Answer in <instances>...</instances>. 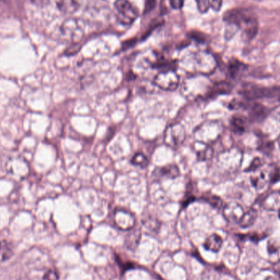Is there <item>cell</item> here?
<instances>
[{
	"label": "cell",
	"instance_id": "1",
	"mask_svg": "<svg viewBox=\"0 0 280 280\" xmlns=\"http://www.w3.org/2000/svg\"><path fill=\"white\" fill-rule=\"evenodd\" d=\"M224 21L229 25L241 28L247 39L255 37L258 29V22L252 13L244 9H232L224 15Z\"/></svg>",
	"mask_w": 280,
	"mask_h": 280
},
{
	"label": "cell",
	"instance_id": "2",
	"mask_svg": "<svg viewBox=\"0 0 280 280\" xmlns=\"http://www.w3.org/2000/svg\"><path fill=\"white\" fill-rule=\"evenodd\" d=\"M184 69L202 76L210 75L216 68V60L211 53L199 51L188 55L183 60Z\"/></svg>",
	"mask_w": 280,
	"mask_h": 280
},
{
	"label": "cell",
	"instance_id": "3",
	"mask_svg": "<svg viewBox=\"0 0 280 280\" xmlns=\"http://www.w3.org/2000/svg\"><path fill=\"white\" fill-rule=\"evenodd\" d=\"M120 23L130 25L135 22L139 17L137 8L129 0H116L114 3Z\"/></svg>",
	"mask_w": 280,
	"mask_h": 280
},
{
	"label": "cell",
	"instance_id": "4",
	"mask_svg": "<svg viewBox=\"0 0 280 280\" xmlns=\"http://www.w3.org/2000/svg\"><path fill=\"white\" fill-rule=\"evenodd\" d=\"M186 138L184 127L179 123H175L167 127L165 132L164 142L168 147H178L181 145Z\"/></svg>",
	"mask_w": 280,
	"mask_h": 280
},
{
	"label": "cell",
	"instance_id": "5",
	"mask_svg": "<svg viewBox=\"0 0 280 280\" xmlns=\"http://www.w3.org/2000/svg\"><path fill=\"white\" fill-rule=\"evenodd\" d=\"M153 83L164 90H174L179 86V76L174 70H165L155 76Z\"/></svg>",
	"mask_w": 280,
	"mask_h": 280
},
{
	"label": "cell",
	"instance_id": "6",
	"mask_svg": "<svg viewBox=\"0 0 280 280\" xmlns=\"http://www.w3.org/2000/svg\"><path fill=\"white\" fill-rule=\"evenodd\" d=\"M114 222L120 230H130L135 227V215L130 211L123 209H118L114 213Z\"/></svg>",
	"mask_w": 280,
	"mask_h": 280
},
{
	"label": "cell",
	"instance_id": "7",
	"mask_svg": "<svg viewBox=\"0 0 280 280\" xmlns=\"http://www.w3.org/2000/svg\"><path fill=\"white\" fill-rule=\"evenodd\" d=\"M223 215L230 223L239 224L242 217L244 215V211L240 204L237 202H230L224 206Z\"/></svg>",
	"mask_w": 280,
	"mask_h": 280
},
{
	"label": "cell",
	"instance_id": "8",
	"mask_svg": "<svg viewBox=\"0 0 280 280\" xmlns=\"http://www.w3.org/2000/svg\"><path fill=\"white\" fill-rule=\"evenodd\" d=\"M180 171L176 165L169 164L163 167H157L152 172L153 180H162V179H173L179 177Z\"/></svg>",
	"mask_w": 280,
	"mask_h": 280
},
{
	"label": "cell",
	"instance_id": "9",
	"mask_svg": "<svg viewBox=\"0 0 280 280\" xmlns=\"http://www.w3.org/2000/svg\"><path fill=\"white\" fill-rule=\"evenodd\" d=\"M246 69V66L236 59L231 60L228 64V74L230 78L234 79V80L240 77Z\"/></svg>",
	"mask_w": 280,
	"mask_h": 280
},
{
	"label": "cell",
	"instance_id": "10",
	"mask_svg": "<svg viewBox=\"0 0 280 280\" xmlns=\"http://www.w3.org/2000/svg\"><path fill=\"white\" fill-rule=\"evenodd\" d=\"M262 206L268 211H280V192H274L262 202Z\"/></svg>",
	"mask_w": 280,
	"mask_h": 280
},
{
	"label": "cell",
	"instance_id": "11",
	"mask_svg": "<svg viewBox=\"0 0 280 280\" xmlns=\"http://www.w3.org/2000/svg\"><path fill=\"white\" fill-rule=\"evenodd\" d=\"M57 9L64 13H73L80 8L79 0H55Z\"/></svg>",
	"mask_w": 280,
	"mask_h": 280
},
{
	"label": "cell",
	"instance_id": "12",
	"mask_svg": "<svg viewBox=\"0 0 280 280\" xmlns=\"http://www.w3.org/2000/svg\"><path fill=\"white\" fill-rule=\"evenodd\" d=\"M194 150L199 161L208 160L212 156V148L206 143L197 142L194 144Z\"/></svg>",
	"mask_w": 280,
	"mask_h": 280
},
{
	"label": "cell",
	"instance_id": "13",
	"mask_svg": "<svg viewBox=\"0 0 280 280\" xmlns=\"http://www.w3.org/2000/svg\"><path fill=\"white\" fill-rule=\"evenodd\" d=\"M63 32L65 36H69L72 38L81 37L83 34L82 29L76 21H67L63 26Z\"/></svg>",
	"mask_w": 280,
	"mask_h": 280
},
{
	"label": "cell",
	"instance_id": "14",
	"mask_svg": "<svg viewBox=\"0 0 280 280\" xmlns=\"http://www.w3.org/2000/svg\"><path fill=\"white\" fill-rule=\"evenodd\" d=\"M222 245H223V239L221 236L216 234L209 236L204 242L205 248L213 253H218L221 250Z\"/></svg>",
	"mask_w": 280,
	"mask_h": 280
},
{
	"label": "cell",
	"instance_id": "15",
	"mask_svg": "<svg viewBox=\"0 0 280 280\" xmlns=\"http://www.w3.org/2000/svg\"><path fill=\"white\" fill-rule=\"evenodd\" d=\"M232 88H233V86L230 83L221 81V82L215 83L213 86H211L207 95L210 97L214 96V95H227L231 92Z\"/></svg>",
	"mask_w": 280,
	"mask_h": 280
},
{
	"label": "cell",
	"instance_id": "16",
	"mask_svg": "<svg viewBox=\"0 0 280 280\" xmlns=\"http://www.w3.org/2000/svg\"><path fill=\"white\" fill-rule=\"evenodd\" d=\"M257 215H258V212H257V209L253 208V207L249 209L248 211L244 212V215L242 217V219L239 222L241 227H251L253 224L255 223Z\"/></svg>",
	"mask_w": 280,
	"mask_h": 280
},
{
	"label": "cell",
	"instance_id": "17",
	"mask_svg": "<svg viewBox=\"0 0 280 280\" xmlns=\"http://www.w3.org/2000/svg\"><path fill=\"white\" fill-rule=\"evenodd\" d=\"M230 125H231L232 131L238 135H241L246 131V120L242 116H234L231 119Z\"/></svg>",
	"mask_w": 280,
	"mask_h": 280
},
{
	"label": "cell",
	"instance_id": "18",
	"mask_svg": "<svg viewBox=\"0 0 280 280\" xmlns=\"http://www.w3.org/2000/svg\"><path fill=\"white\" fill-rule=\"evenodd\" d=\"M13 254V246L6 241H1L0 242V262H4L10 259Z\"/></svg>",
	"mask_w": 280,
	"mask_h": 280
},
{
	"label": "cell",
	"instance_id": "19",
	"mask_svg": "<svg viewBox=\"0 0 280 280\" xmlns=\"http://www.w3.org/2000/svg\"><path fill=\"white\" fill-rule=\"evenodd\" d=\"M268 253L269 260L271 263L280 262V245H277L275 242L270 241L268 244Z\"/></svg>",
	"mask_w": 280,
	"mask_h": 280
},
{
	"label": "cell",
	"instance_id": "20",
	"mask_svg": "<svg viewBox=\"0 0 280 280\" xmlns=\"http://www.w3.org/2000/svg\"><path fill=\"white\" fill-rule=\"evenodd\" d=\"M131 163L137 167H141V168H146L148 166V159L144 154L142 152H137L135 153L131 159Z\"/></svg>",
	"mask_w": 280,
	"mask_h": 280
},
{
	"label": "cell",
	"instance_id": "21",
	"mask_svg": "<svg viewBox=\"0 0 280 280\" xmlns=\"http://www.w3.org/2000/svg\"><path fill=\"white\" fill-rule=\"evenodd\" d=\"M203 199L215 208H221V207H222V205H223V202H222L221 198L219 197L215 196V195L205 196Z\"/></svg>",
	"mask_w": 280,
	"mask_h": 280
},
{
	"label": "cell",
	"instance_id": "22",
	"mask_svg": "<svg viewBox=\"0 0 280 280\" xmlns=\"http://www.w3.org/2000/svg\"><path fill=\"white\" fill-rule=\"evenodd\" d=\"M198 9L201 13H207V11L211 7V3L210 0H195Z\"/></svg>",
	"mask_w": 280,
	"mask_h": 280
},
{
	"label": "cell",
	"instance_id": "23",
	"mask_svg": "<svg viewBox=\"0 0 280 280\" xmlns=\"http://www.w3.org/2000/svg\"><path fill=\"white\" fill-rule=\"evenodd\" d=\"M44 280H58V275L57 272L54 270H50L46 272V274L44 276Z\"/></svg>",
	"mask_w": 280,
	"mask_h": 280
},
{
	"label": "cell",
	"instance_id": "24",
	"mask_svg": "<svg viewBox=\"0 0 280 280\" xmlns=\"http://www.w3.org/2000/svg\"><path fill=\"white\" fill-rule=\"evenodd\" d=\"M183 4H184V0H170V5L173 9L176 10L181 9L183 7Z\"/></svg>",
	"mask_w": 280,
	"mask_h": 280
},
{
	"label": "cell",
	"instance_id": "25",
	"mask_svg": "<svg viewBox=\"0 0 280 280\" xmlns=\"http://www.w3.org/2000/svg\"><path fill=\"white\" fill-rule=\"evenodd\" d=\"M155 5H156V0H147L144 13H149L150 11H152L154 9Z\"/></svg>",
	"mask_w": 280,
	"mask_h": 280
},
{
	"label": "cell",
	"instance_id": "26",
	"mask_svg": "<svg viewBox=\"0 0 280 280\" xmlns=\"http://www.w3.org/2000/svg\"><path fill=\"white\" fill-rule=\"evenodd\" d=\"M222 3H223V0H211V7L213 10L215 12L221 10Z\"/></svg>",
	"mask_w": 280,
	"mask_h": 280
},
{
	"label": "cell",
	"instance_id": "27",
	"mask_svg": "<svg viewBox=\"0 0 280 280\" xmlns=\"http://www.w3.org/2000/svg\"><path fill=\"white\" fill-rule=\"evenodd\" d=\"M260 166H261V160L259 158H256L251 165V167H249L248 171H257V169L259 168Z\"/></svg>",
	"mask_w": 280,
	"mask_h": 280
},
{
	"label": "cell",
	"instance_id": "28",
	"mask_svg": "<svg viewBox=\"0 0 280 280\" xmlns=\"http://www.w3.org/2000/svg\"><path fill=\"white\" fill-rule=\"evenodd\" d=\"M193 201H194V197H190V198H188L187 199H186L185 200V202L183 203V206H187L188 205L190 204V202H193Z\"/></svg>",
	"mask_w": 280,
	"mask_h": 280
},
{
	"label": "cell",
	"instance_id": "29",
	"mask_svg": "<svg viewBox=\"0 0 280 280\" xmlns=\"http://www.w3.org/2000/svg\"><path fill=\"white\" fill-rule=\"evenodd\" d=\"M265 280H275V279H274V278H273V277H268V278H266V279Z\"/></svg>",
	"mask_w": 280,
	"mask_h": 280
},
{
	"label": "cell",
	"instance_id": "30",
	"mask_svg": "<svg viewBox=\"0 0 280 280\" xmlns=\"http://www.w3.org/2000/svg\"><path fill=\"white\" fill-rule=\"evenodd\" d=\"M279 216H280V211H279Z\"/></svg>",
	"mask_w": 280,
	"mask_h": 280
}]
</instances>
